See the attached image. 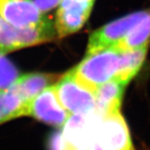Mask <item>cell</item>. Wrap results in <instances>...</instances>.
Returning <instances> with one entry per match:
<instances>
[{
  "instance_id": "obj_6",
  "label": "cell",
  "mask_w": 150,
  "mask_h": 150,
  "mask_svg": "<svg viewBox=\"0 0 150 150\" xmlns=\"http://www.w3.org/2000/svg\"><path fill=\"white\" fill-rule=\"evenodd\" d=\"M93 3L81 0H63L55 21V29L59 36L64 37L79 30L90 15Z\"/></svg>"
},
{
  "instance_id": "obj_10",
  "label": "cell",
  "mask_w": 150,
  "mask_h": 150,
  "mask_svg": "<svg viewBox=\"0 0 150 150\" xmlns=\"http://www.w3.org/2000/svg\"><path fill=\"white\" fill-rule=\"evenodd\" d=\"M147 45L120 51L119 68L117 77L114 79H118L127 85L129 81L136 76L146 59V54L148 52Z\"/></svg>"
},
{
  "instance_id": "obj_12",
  "label": "cell",
  "mask_w": 150,
  "mask_h": 150,
  "mask_svg": "<svg viewBox=\"0 0 150 150\" xmlns=\"http://www.w3.org/2000/svg\"><path fill=\"white\" fill-rule=\"evenodd\" d=\"M150 39V13L132 29L126 37L115 46L118 51H124L147 45Z\"/></svg>"
},
{
  "instance_id": "obj_9",
  "label": "cell",
  "mask_w": 150,
  "mask_h": 150,
  "mask_svg": "<svg viewBox=\"0 0 150 150\" xmlns=\"http://www.w3.org/2000/svg\"><path fill=\"white\" fill-rule=\"evenodd\" d=\"M126 84L112 79L100 85L95 91L96 112L101 116L118 112Z\"/></svg>"
},
{
  "instance_id": "obj_7",
  "label": "cell",
  "mask_w": 150,
  "mask_h": 150,
  "mask_svg": "<svg viewBox=\"0 0 150 150\" xmlns=\"http://www.w3.org/2000/svg\"><path fill=\"white\" fill-rule=\"evenodd\" d=\"M0 17L15 28L38 26L46 22L32 0H0Z\"/></svg>"
},
{
  "instance_id": "obj_8",
  "label": "cell",
  "mask_w": 150,
  "mask_h": 150,
  "mask_svg": "<svg viewBox=\"0 0 150 150\" xmlns=\"http://www.w3.org/2000/svg\"><path fill=\"white\" fill-rule=\"evenodd\" d=\"M59 79V75L32 73L19 77L11 89L29 105L33 99Z\"/></svg>"
},
{
  "instance_id": "obj_1",
  "label": "cell",
  "mask_w": 150,
  "mask_h": 150,
  "mask_svg": "<svg viewBox=\"0 0 150 150\" xmlns=\"http://www.w3.org/2000/svg\"><path fill=\"white\" fill-rule=\"evenodd\" d=\"M120 51L115 47L87 54L72 71L77 81L94 92L100 85L114 79L118 72Z\"/></svg>"
},
{
  "instance_id": "obj_2",
  "label": "cell",
  "mask_w": 150,
  "mask_h": 150,
  "mask_svg": "<svg viewBox=\"0 0 150 150\" xmlns=\"http://www.w3.org/2000/svg\"><path fill=\"white\" fill-rule=\"evenodd\" d=\"M59 103L70 114H88L96 111L95 93L79 83L69 71L54 86Z\"/></svg>"
},
{
  "instance_id": "obj_3",
  "label": "cell",
  "mask_w": 150,
  "mask_h": 150,
  "mask_svg": "<svg viewBox=\"0 0 150 150\" xmlns=\"http://www.w3.org/2000/svg\"><path fill=\"white\" fill-rule=\"evenodd\" d=\"M129 129L118 112L103 116L97 129L93 144L88 150H131Z\"/></svg>"
},
{
  "instance_id": "obj_13",
  "label": "cell",
  "mask_w": 150,
  "mask_h": 150,
  "mask_svg": "<svg viewBox=\"0 0 150 150\" xmlns=\"http://www.w3.org/2000/svg\"><path fill=\"white\" fill-rule=\"evenodd\" d=\"M19 78L17 68L0 51V92L7 91Z\"/></svg>"
},
{
  "instance_id": "obj_14",
  "label": "cell",
  "mask_w": 150,
  "mask_h": 150,
  "mask_svg": "<svg viewBox=\"0 0 150 150\" xmlns=\"http://www.w3.org/2000/svg\"><path fill=\"white\" fill-rule=\"evenodd\" d=\"M47 150H72L63 136L61 130L54 131L48 136Z\"/></svg>"
},
{
  "instance_id": "obj_16",
  "label": "cell",
  "mask_w": 150,
  "mask_h": 150,
  "mask_svg": "<svg viewBox=\"0 0 150 150\" xmlns=\"http://www.w3.org/2000/svg\"><path fill=\"white\" fill-rule=\"evenodd\" d=\"M81 1H84V2H94V0H81Z\"/></svg>"
},
{
  "instance_id": "obj_15",
  "label": "cell",
  "mask_w": 150,
  "mask_h": 150,
  "mask_svg": "<svg viewBox=\"0 0 150 150\" xmlns=\"http://www.w3.org/2000/svg\"><path fill=\"white\" fill-rule=\"evenodd\" d=\"M62 1L63 0H34L33 3L40 12H47L59 5Z\"/></svg>"
},
{
  "instance_id": "obj_11",
  "label": "cell",
  "mask_w": 150,
  "mask_h": 150,
  "mask_svg": "<svg viewBox=\"0 0 150 150\" xmlns=\"http://www.w3.org/2000/svg\"><path fill=\"white\" fill-rule=\"evenodd\" d=\"M28 106L13 89L0 92V124L28 115Z\"/></svg>"
},
{
  "instance_id": "obj_5",
  "label": "cell",
  "mask_w": 150,
  "mask_h": 150,
  "mask_svg": "<svg viewBox=\"0 0 150 150\" xmlns=\"http://www.w3.org/2000/svg\"><path fill=\"white\" fill-rule=\"evenodd\" d=\"M28 115L54 127H62L70 117L69 112L59 103L54 86H49L33 99Z\"/></svg>"
},
{
  "instance_id": "obj_4",
  "label": "cell",
  "mask_w": 150,
  "mask_h": 150,
  "mask_svg": "<svg viewBox=\"0 0 150 150\" xmlns=\"http://www.w3.org/2000/svg\"><path fill=\"white\" fill-rule=\"evenodd\" d=\"M149 13L148 11L135 12L108 23L96 30L90 36L87 54L115 47Z\"/></svg>"
}]
</instances>
